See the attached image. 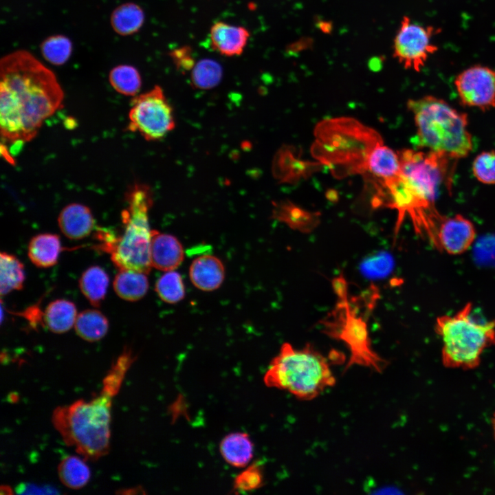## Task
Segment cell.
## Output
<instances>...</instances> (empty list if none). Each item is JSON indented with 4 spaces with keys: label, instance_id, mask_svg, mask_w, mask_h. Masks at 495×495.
Returning <instances> with one entry per match:
<instances>
[{
    "label": "cell",
    "instance_id": "6da1fadb",
    "mask_svg": "<svg viewBox=\"0 0 495 495\" xmlns=\"http://www.w3.org/2000/svg\"><path fill=\"white\" fill-rule=\"evenodd\" d=\"M0 78L2 143L16 151L62 107L64 94L55 74L25 50L1 59Z\"/></svg>",
    "mask_w": 495,
    "mask_h": 495
},
{
    "label": "cell",
    "instance_id": "7a4b0ae2",
    "mask_svg": "<svg viewBox=\"0 0 495 495\" xmlns=\"http://www.w3.org/2000/svg\"><path fill=\"white\" fill-rule=\"evenodd\" d=\"M135 357L129 347L112 364L97 396L56 408L52 422L64 442L85 459L95 461L109 450L111 409L124 376Z\"/></svg>",
    "mask_w": 495,
    "mask_h": 495
},
{
    "label": "cell",
    "instance_id": "3957f363",
    "mask_svg": "<svg viewBox=\"0 0 495 495\" xmlns=\"http://www.w3.org/2000/svg\"><path fill=\"white\" fill-rule=\"evenodd\" d=\"M312 156L336 178L368 172V160L383 140L373 129L349 117L325 119L314 129Z\"/></svg>",
    "mask_w": 495,
    "mask_h": 495
},
{
    "label": "cell",
    "instance_id": "277c9868",
    "mask_svg": "<svg viewBox=\"0 0 495 495\" xmlns=\"http://www.w3.org/2000/svg\"><path fill=\"white\" fill-rule=\"evenodd\" d=\"M407 107L414 116L419 146L454 160L471 152L473 142L466 113L433 96L409 100Z\"/></svg>",
    "mask_w": 495,
    "mask_h": 495
},
{
    "label": "cell",
    "instance_id": "5b68a950",
    "mask_svg": "<svg viewBox=\"0 0 495 495\" xmlns=\"http://www.w3.org/2000/svg\"><path fill=\"white\" fill-rule=\"evenodd\" d=\"M264 382L300 399L311 400L333 386L336 378L327 358L310 344L296 349L285 342L271 361Z\"/></svg>",
    "mask_w": 495,
    "mask_h": 495
},
{
    "label": "cell",
    "instance_id": "8992f818",
    "mask_svg": "<svg viewBox=\"0 0 495 495\" xmlns=\"http://www.w3.org/2000/svg\"><path fill=\"white\" fill-rule=\"evenodd\" d=\"M434 331L441 343V359L448 368L472 369L482 354L495 344V320L478 318L471 302L453 315L438 317Z\"/></svg>",
    "mask_w": 495,
    "mask_h": 495
},
{
    "label": "cell",
    "instance_id": "52a82bcc",
    "mask_svg": "<svg viewBox=\"0 0 495 495\" xmlns=\"http://www.w3.org/2000/svg\"><path fill=\"white\" fill-rule=\"evenodd\" d=\"M379 294L371 287L361 296L338 300L335 308L322 320L324 333L342 341L350 351L346 369L353 365L368 367L381 372L386 362L371 347L367 321L373 309L363 307L375 305Z\"/></svg>",
    "mask_w": 495,
    "mask_h": 495
},
{
    "label": "cell",
    "instance_id": "ba28073f",
    "mask_svg": "<svg viewBox=\"0 0 495 495\" xmlns=\"http://www.w3.org/2000/svg\"><path fill=\"white\" fill-rule=\"evenodd\" d=\"M127 206L121 212L123 231L111 249V259L120 270L148 274L151 267V243L153 230L148 211L153 200L150 187L135 184L126 194Z\"/></svg>",
    "mask_w": 495,
    "mask_h": 495
},
{
    "label": "cell",
    "instance_id": "9c48e42d",
    "mask_svg": "<svg viewBox=\"0 0 495 495\" xmlns=\"http://www.w3.org/2000/svg\"><path fill=\"white\" fill-rule=\"evenodd\" d=\"M368 178L375 187L372 199L373 208L386 207L397 211L394 229L395 241L406 217L412 221L415 232L426 237L434 246L437 228L444 216L437 210L435 204L419 196L402 173L393 178Z\"/></svg>",
    "mask_w": 495,
    "mask_h": 495
},
{
    "label": "cell",
    "instance_id": "30bf717a",
    "mask_svg": "<svg viewBox=\"0 0 495 495\" xmlns=\"http://www.w3.org/2000/svg\"><path fill=\"white\" fill-rule=\"evenodd\" d=\"M401 173L413 190L422 198L435 204L439 187L450 184L454 160L439 152H422L403 149L397 152ZM451 185V184H450Z\"/></svg>",
    "mask_w": 495,
    "mask_h": 495
},
{
    "label": "cell",
    "instance_id": "8fae6325",
    "mask_svg": "<svg viewBox=\"0 0 495 495\" xmlns=\"http://www.w3.org/2000/svg\"><path fill=\"white\" fill-rule=\"evenodd\" d=\"M131 104L127 130L147 141L160 140L175 128L173 109L160 86L134 96Z\"/></svg>",
    "mask_w": 495,
    "mask_h": 495
},
{
    "label": "cell",
    "instance_id": "7c38bea8",
    "mask_svg": "<svg viewBox=\"0 0 495 495\" xmlns=\"http://www.w3.org/2000/svg\"><path fill=\"white\" fill-rule=\"evenodd\" d=\"M432 25H424L403 16L393 43V56L406 69L419 72L429 58L438 50L433 43L434 35L439 33Z\"/></svg>",
    "mask_w": 495,
    "mask_h": 495
},
{
    "label": "cell",
    "instance_id": "4fadbf2b",
    "mask_svg": "<svg viewBox=\"0 0 495 495\" xmlns=\"http://www.w3.org/2000/svg\"><path fill=\"white\" fill-rule=\"evenodd\" d=\"M454 84L463 105L482 111L495 107V69L472 65L456 76Z\"/></svg>",
    "mask_w": 495,
    "mask_h": 495
},
{
    "label": "cell",
    "instance_id": "5bb4252c",
    "mask_svg": "<svg viewBox=\"0 0 495 495\" xmlns=\"http://www.w3.org/2000/svg\"><path fill=\"white\" fill-rule=\"evenodd\" d=\"M476 230L469 219L461 214L443 217L438 226L434 248L450 255H459L472 245Z\"/></svg>",
    "mask_w": 495,
    "mask_h": 495
},
{
    "label": "cell",
    "instance_id": "9a60e30c",
    "mask_svg": "<svg viewBox=\"0 0 495 495\" xmlns=\"http://www.w3.org/2000/svg\"><path fill=\"white\" fill-rule=\"evenodd\" d=\"M250 32L245 28L223 21L214 23L210 30L211 47L225 56L241 55L248 42Z\"/></svg>",
    "mask_w": 495,
    "mask_h": 495
},
{
    "label": "cell",
    "instance_id": "2e32d148",
    "mask_svg": "<svg viewBox=\"0 0 495 495\" xmlns=\"http://www.w3.org/2000/svg\"><path fill=\"white\" fill-rule=\"evenodd\" d=\"M182 244L174 236L153 230L151 243L152 267L163 271L177 268L184 260Z\"/></svg>",
    "mask_w": 495,
    "mask_h": 495
},
{
    "label": "cell",
    "instance_id": "e0dca14e",
    "mask_svg": "<svg viewBox=\"0 0 495 495\" xmlns=\"http://www.w3.org/2000/svg\"><path fill=\"white\" fill-rule=\"evenodd\" d=\"M58 223L63 234L74 240L87 236L95 226V220L90 209L76 203L68 204L61 210Z\"/></svg>",
    "mask_w": 495,
    "mask_h": 495
},
{
    "label": "cell",
    "instance_id": "ac0fdd59",
    "mask_svg": "<svg viewBox=\"0 0 495 495\" xmlns=\"http://www.w3.org/2000/svg\"><path fill=\"white\" fill-rule=\"evenodd\" d=\"M189 274L191 282L196 287L202 291H212L222 284L225 269L217 257L204 254L193 260Z\"/></svg>",
    "mask_w": 495,
    "mask_h": 495
},
{
    "label": "cell",
    "instance_id": "d6986e66",
    "mask_svg": "<svg viewBox=\"0 0 495 495\" xmlns=\"http://www.w3.org/2000/svg\"><path fill=\"white\" fill-rule=\"evenodd\" d=\"M62 249L58 235L42 233L33 236L30 241L28 255L34 265L47 268L56 264Z\"/></svg>",
    "mask_w": 495,
    "mask_h": 495
},
{
    "label": "cell",
    "instance_id": "ffe728a7",
    "mask_svg": "<svg viewBox=\"0 0 495 495\" xmlns=\"http://www.w3.org/2000/svg\"><path fill=\"white\" fill-rule=\"evenodd\" d=\"M274 215L291 228L302 233L313 231L319 225L320 220L319 212L306 210L289 201L276 204Z\"/></svg>",
    "mask_w": 495,
    "mask_h": 495
},
{
    "label": "cell",
    "instance_id": "44dd1931",
    "mask_svg": "<svg viewBox=\"0 0 495 495\" xmlns=\"http://www.w3.org/2000/svg\"><path fill=\"white\" fill-rule=\"evenodd\" d=\"M254 446L249 435L244 432H234L226 435L221 441L220 452L230 465L243 468L253 456Z\"/></svg>",
    "mask_w": 495,
    "mask_h": 495
},
{
    "label": "cell",
    "instance_id": "7402d4cb",
    "mask_svg": "<svg viewBox=\"0 0 495 495\" xmlns=\"http://www.w3.org/2000/svg\"><path fill=\"white\" fill-rule=\"evenodd\" d=\"M77 311L74 302L65 299L51 302L43 312V322L51 331L63 333L74 326Z\"/></svg>",
    "mask_w": 495,
    "mask_h": 495
},
{
    "label": "cell",
    "instance_id": "603a6c76",
    "mask_svg": "<svg viewBox=\"0 0 495 495\" xmlns=\"http://www.w3.org/2000/svg\"><path fill=\"white\" fill-rule=\"evenodd\" d=\"M368 172L384 179L399 175L401 165L398 153L383 144L376 146L368 160Z\"/></svg>",
    "mask_w": 495,
    "mask_h": 495
},
{
    "label": "cell",
    "instance_id": "cb8c5ba5",
    "mask_svg": "<svg viewBox=\"0 0 495 495\" xmlns=\"http://www.w3.org/2000/svg\"><path fill=\"white\" fill-rule=\"evenodd\" d=\"M109 278L98 265H92L83 272L79 279L81 292L88 301L98 307L106 296Z\"/></svg>",
    "mask_w": 495,
    "mask_h": 495
},
{
    "label": "cell",
    "instance_id": "d4e9b609",
    "mask_svg": "<svg viewBox=\"0 0 495 495\" xmlns=\"http://www.w3.org/2000/svg\"><path fill=\"white\" fill-rule=\"evenodd\" d=\"M146 274L132 271L120 270L116 275L113 286L116 294L127 301H137L146 294L148 281Z\"/></svg>",
    "mask_w": 495,
    "mask_h": 495
},
{
    "label": "cell",
    "instance_id": "484cf974",
    "mask_svg": "<svg viewBox=\"0 0 495 495\" xmlns=\"http://www.w3.org/2000/svg\"><path fill=\"white\" fill-rule=\"evenodd\" d=\"M111 25L113 30L122 36L132 35L138 32L144 21L143 10L133 3H126L118 6L111 14Z\"/></svg>",
    "mask_w": 495,
    "mask_h": 495
},
{
    "label": "cell",
    "instance_id": "4316f807",
    "mask_svg": "<svg viewBox=\"0 0 495 495\" xmlns=\"http://www.w3.org/2000/svg\"><path fill=\"white\" fill-rule=\"evenodd\" d=\"M74 328L76 333L88 342L101 340L107 333L109 322L102 312L97 309H87L76 318Z\"/></svg>",
    "mask_w": 495,
    "mask_h": 495
},
{
    "label": "cell",
    "instance_id": "83f0119b",
    "mask_svg": "<svg viewBox=\"0 0 495 495\" xmlns=\"http://www.w3.org/2000/svg\"><path fill=\"white\" fill-rule=\"evenodd\" d=\"M58 474L62 483L73 490L80 489L87 485L91 475L88 465L75 456H67L60 461Z\"/></svg>",
    "mask_w": 495,
    "mask_h": 495
},
{
    "label": "cell",
    "instance_id": "f1b7e54d",
    "mask_svg": "<svg viewBox=\"0 0 495 495\" xmlns=\"http://www.w3.org/2000/svg\"><path fill=\"white\" fill-rule=\"evenodd\" d=\"M1 295L20 290L25 279L23 264L13 254L1 252Z\"/></svg>",
    "mask_w": 495,
    "mask_h": 495
},
{
    "label": "cell",
    "instance_id": "f546056e",
    "mask_svg": "<svg viewBox=\"0 0 495 495\" xmlns=\"http://www.w3.org/2000/svg\"><path fill=\"white\" fill-rule=\"evenodd\" d=\"M109 83L119 94L135 96L142 86L141 76L133 66L121 65L113 67L109 72Z\"/></svg>",
    "mask_w": 495,
    "mask_h": 495
},
{
    "label": "cell",
    "instance_id": "4dcf8cb0",
    "mask_svg": "<svg viewBox=\"0 0 495 495\" xmlns=\"http://www.w3.org/2000/svg\"><path fill=\"white\" fill-rule=\"evenodd\" d=\"M223 76L221 65L210 58L201 59L191 69L190 81L195 88L210 89L220 82Z\"/></svg>",
    "mask_w": 495,
    "mask_h": 495
},
{
    "label": "cell",
    "instance_id": "1f68e13d",
    "mask_svg": "<svg viewBox=\"0 0 495 495\" xmlns=\"http://www.w3.org/2000/svg\"><path fill=\"white\" fill-rule=\"evenodd\" d=\"M155 291L166 302L176 303L185 295V288L181 275L173 270L167 271L156 282Z\"/></svg>",
    "mask_w": 495,
    "mask_h": 495
},
{
    "label": "cell",
    "instance_id": "d6a6232c",
    "mask_svg": "<svg viewBox=\"0 0 495 495\" xmlns=\"http://www.w3.org/2000/svg\"><path fill=\"white\" fill-rule=\"evenodd\" d=\"M72 50L70 40L63 35H54L46 38L41 45L43 58L55 65H63L69 59Z\"/></svg>",
    "mask_w": 495,
    "mask_h": 495
},
{
    "label": "cell",
    "instance_id": "836d02e7",
    "mask_svg": "<svg viewBox=\"0 0 495 495\" xmlns=\"http://www.w3.org/2000/svg\"><path fill=\"white\" fill-rule=\"evenodd\" d=\"M472 173L480 182L495 184V151H484L478 154L473 162Z\"/></svg>",
    "mask_w": 495,
    "mask_h": 495
},
{
    "label": "cell",
    "instance_id": "e575fe53",
    "mask_svg": "<svg viewBox=\"0 0 495 495\" xmlns=\"http://www.w3.org/2000/svg\"><path fill=\"white\" fill-rule=\"evenodd\" d=\"M263 482L261 468L254 463L236 476L233 487L236 492H249L260 487Z\"/></svg>",
    "mask_w": 495,
    "mask_h": 495
},
{
    "label": "cell",
    "instance_id": "d590c367",
    "mask_svg": "<svg viewBox=\"0 0 495 495\" xmlns=\"http://www.w3.org/2000/svg\"><path fill=\"white\" fill-rule=\"evenodd\" d=\"M393 265V259L390 255L380 253L364 260L361 265V270L365 276L379 278L387 274Z\"/></svg>",
    "mask_w": 495,
    "mask_h": 495
},
{
    "label": "cell",
    "instance_id": "8d00e7d4",
    "mask_svg": "<svg viewBox=\"0 0 495 495\" xmlns=\"http://www.w3.org/2000/svg\"><path fill=\"white\" fill-rule=\"evenodd\" d=\"M170 57L176 67L183 72L191 70L196 63L192 51L188 46L175 49L170 52Z\"/></svg>",
    "mask_w": 495,
    "mask_h": 495
},
{
    "label": "cell",
    "instance_id": "74e56055",
    "mask_svg": "<svg viewBox=\"0 0 495 495\" xmlns=\"http://www.w3.org/2000/svg\"><path fill=\"white\" fill-rule=\"evenodd\" d=\"M332 289L338 297V300L349 299L347 282L342 274H340L331 280Z\"/></svg>",
    "mask_w": 495,
    "mask_h": 495
},
{
    "label": "cell",
    "instance_id": "f35d334b",
    "mask_svg": "<svg viewBox=\"0 0 495 495\" xmlns=\"http://www.w3.org/2000/svg\"><path fill=\"white\" fill-rule=\"evenodd\" d=\"M16 491L19 494H54L51 487L38 486L34 484H22L19 485Z\"/></svg>",
    "mask_w": 495,
    "mask_h": 495
},
{
    "label": "cell",
    "instance_id": "ab89813d",
    "mask_svg": "<svg viewBox=\"0 0 495 495\" xmlns=\"http://www.w3.org/2000/svg\"><path fill=\"white\" fill-rule=\"evenodd\" d=\"M318 28L324 33H330L333 29L331 23L329 21H318Z\"/></svg>",
    "mask_w": 495,
    "mask_h": 495
},
{
    "label": "cell",
    "instance_id": "60d3db41",
    "mask_svg": "<svg viewBox=\"0 0 495 495\" xmlns=\"http://www.w3.org/2000/svg\"><path fill=\"white\" fill-rule=\"evenodd\" d=\"M492 426L493 434H494V439H495V412H494V416H493V417H492Z\"/></svg>",
    "mask_w": 495,
    "mask_h": 495
}]
</instances>
